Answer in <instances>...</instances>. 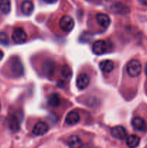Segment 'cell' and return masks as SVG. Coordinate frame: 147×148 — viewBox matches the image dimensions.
<instances>
[{"label": "cell", "mask_w": 147, "mask_h": 148, "mask_svg": "<svg viewBox=\"0 0 147 148\" xmlns=\"http://www.w3.org/2000/svg\"><path fill=\"white\" fill-rule=\"evenodd\" d=\"M140 143V138L137 135L135 134H131L128 136L126 139V144L128 147L130 148H135L138 147Z\"/></svg>", "instance_id": "cell-16"}, {"label": "cell", "mask_w": 147, "mask_h": 148, "mask_svg": "<svg viewBox=\"0 0 147 148\" xmlns=\"http://www.w3.org/2000/svg\"><path fill=\"white\" fill-rule=\"evenodd\" d=\"M10 43L9 37L4 32H0V44L3 46H7Z\"/></svg>", "instance_id": "cell-21"}, {"label": "cell", "mask_w": 147, "mask_h": 148, "mask_svg": "<svg viewBox=\"0 0 147 148\" xmlns=\"http://www.w3.org/2000/svg\"><path fill=\"white\" fill-rule=\"evenodd\" d=\"M10 67L12 73L16 77L22 76L24 73V68H23L22 64L17 57H14L10 60Z\"/></svg>", "instance_id": "cell-2"}, {"label": "cell", "mask_w": 147, "mask_h": 148, "mask_svg": "<svg viewBox=\"0 0 147 148\" xmlns=\"http://www.w3.org/2000/svg\"><path fill=\"white\" fill-rule=\"evenodd\" d=\"M99 68L105 73H110L114 69V63L112 61L105 59L99 63Z\"/></svg>", "instance_id": "cell-14"}, {"label": "cell", "mask_w": 147, "mask_h": 148, "mask_svg": "<svg viewBox=\"0 0 147 148\" xmlns=\"http://www.w3.org/2000/svg\"><path fill=\"white\" fill-rule=\"evenodd\" d=\"M138 1L141 4L147 7V0H138Z\"/></svg>", "instance_id": "cell-22"}, {"label": "cell", "mask_w": 147, "mask_h": 148, "mask_svg": "<svg viewBox=\"0 0 147 148\" xmlns=\"http://www.w3.org/2000/svg\"><path fill=\"white\" fill-rule=\"evenodd\" d=\"M34 10V5L33 2L29 0H25L21 4V11L23 14L26 16H29L33 13Z\"/></svg>", "instance_id": "cell-13"}, {"label": "cell", "mask_w": 147, "mask_h": 148, "mask_svg": "<svg viewBox=\"0 0 147 148\" xmlns=\"http://www.w3.org/2000/svg\"><path fill=\"white\" fill-rule=\"evenodd\" d=\"M3 56H4V53H3V52L1 51V50H0V60H1V59H2Z\"/></svg>", "instance_id": "cell-24"}, {"label": "cell", "mask_w": 147, "mask_h": 148, "mask_svg": "<svg viewBox=\"0 0 147 148\" xmlns=\"http://www.w3.org/2000/svg\"><path fill=\"white\" fill-rule=\"evenodd\" d=\"M65 121L69 125H75V124L79 122L80 116H79V114L77 112L72 111L68 113L66 119H65Z\"/></svg>", "instance_id": "cell-12"}, {"label": "cell", "mask_w": 147, "mask_h": 148, "mask_svg": "<svg viewBox=\"0 0 147 148\" xmlns=\"http://www.w3.org/2000/svg\"><path fill=\"white\" fill-rule=\"evenodd\" d=\"M59 26L63 32H70L74 26V21L73 18L69 15H64L59 21Z\"/></svg>", "instance_id": "cell-3"}, {"label": "cell", "mask_w": 147, "mask_h": 148, "mask_svg": "<svg viewBox=\"0 0 147 148\" xmlns=\"http://www.w3.org/2000/svg\"><path fill=\"white\" fill-rule=\"evenodd\" d=\"M43 70L46 75H49V76L53 75V72L55 71L54 64L50 62H46L43 67Z\"/></svg>", "instance_id": "cell-19"}, {"label": "cell", "mask_w": 147, "mask_h": 148, "mask_svg": "<svg viewBox=\"0 0 147 148\" xmlns=\"http://www.w3.org/2000/svg\"><path fill=\"white\" fill-rule=\"evenodd\" d=\"M132 126L135 130L139 132H145L147 130V123L143 118L136 116L133 119Z\"/></svg>", "instance_id": "cell-7"}, {"label": "cell", "mask_w": 147, "mask_h": 148, "mask_svg": "<svg viewBox=\"0 0 147 148\" xmlns=\"http://www.w3.org/2000/svg\"><path fill=\"white\" fill-rule=\"evenodd\" d=\"M67 145L69 148H82L83 143L77 135H71L68 138Z\"/></svg>", "instance_id": "cell-11"}, {"label": "cell", "mask_w": 147, "mask_h": 148, "mask_svg": "<svg viewBox=\"0 0 147 148\" xmlns=\"http://www.w3.org/2000/svg\"><path fill=\"white\" fill-rule=\"evenodd\" d=\"M111 135L117 140H124L127 137V132L122 126H117L112 129Z\"/></svg>", "instance_id": "cell-8"}, {"label": "cell", "mask_w": 147, "mask_h": 148, "mask_svg": "<svg viewBox=\"0 0 147 148\" xmlns=\"http://www.w3.org/2000/svg\"><path fill=\"white\" fill-rule=\"evenodd\" d=\"M127 73L131 77H137L139 76L142 71V66L141 62L137 59L130 61L126 66Z\"/></svg>", "instance_id": "cell-1"}, {"label": "cell", "mask_w": 147, "mask_h": 148, "mask_svg": "<svg viewBox=\"0 0 147 148\" xmlns=\"http://www.w3.org/2000/svg\"><path fill=\"white\" fill-rule=\"evenodd\" d=\"M96 20L98 24L104 28L109 27L111 23V20L109 16L104 13H98L96 16Z\"/></svg>", "instance_id": "cell-9"}, {"label": "cell", "mask_w": 147, "mask_h": 148, "mask_svg": "<svg viewBox=\"0 0 147 148\" xmlns=\"http://www.w3.org/2000/svg\"><path fill=\"white\" fill-rule=\"evenodd\" d=\"M60 97L58 94L53 93L48 98V103L51 107H57L60 105Z\"/></svg>", "instance_id": "cell-17"}, {"label": "cell", "mask_w": 147, "mask_h": 148, "mask_svg": "<svg viewBox=\"0 0 147 148\" xmlns=\"http://www.w3.org/2000/svg\"><path fill=\"white\" fill-rule=\"evenodd\" d=\"M108 49V44L105 40H99L95 41L92 45V51L95 54H103Z\"/></svg>", "instance_id": "cell-5"}, {"label": "cell", "mask_w": 147, "mask_h": 148, "mask_svg": "<svg viewBox=\"0 0 147 148\" xmlns=\"http://www.w3.org/2000/svg\"><path fill=\"white\" fill-rule=\"evenodd\" d=\"M12 38L14 43L21 44L27 40V33L22 28L17 27V28L14 29V30L13 31Z\"/></svg>", "instance_id": "cell-4"}, {"label": "cell", "mask_w": 147, "mask_h": 148, "mask_svg": "<svg viewBox=\"0 0 147 148\" xmlns=\"http://www.w3.org/2000/svg\"><path fill=\"white\" fill-rule=\"evenodd\" d=\"M0 110H1V105H0Z\"/></svg>", "instance_id": "cell-26"}, {"label": "cell", "mask_w": 147, "mask_h": 148, "mask_svg": "<svg viewBox=\"0 0 147 148\" xmlns=\"http://www.w3.org/2000/svg\"><path fill=\"white\" fill-rule=\"evenodd\" d=\"M87 1H89V0H87Z\"/></svg>", "instance_id": "cell-27"}, {"label": "cell", "mask_w": 147, "mask_h": 148, "mask_svg": "<svg viewBox=\"0 0 147 148\" xmlns=\"http://www.w3.org/2000/svg\"><path fill=\"white\" fill-rule=\"evenodd\" d=\"M11 10L10 0H0V11L4 14H7Z\"/></svg>", "instance_id": "cell-18"}, {"label": "cell", "mask_w": 147, "mask_h": 148, "mask_svg": "<svg viewBox=\"0 0 147 148\" xmlns=\"http://www.w3.org/2000/svg\"><path fill=\"white\" fill-rule=\"evenodd\" d=\"M49 130V127L44 121H39L34 126L33 133L36 136H41L46 134Z\"/></svg>", "instance_id": "cell-6"}, {"label": "cell", "mask_w": 147, "mask_h": 148, "mask_svg": "<svg viewBox=\"0 0 147 148\" xmlns=\"http://www.w3.org/2000/svg\"><path fill=\"white\" fill-rule=\"evenodd\" d=\"M89 77L86 74H81L78 76L77 79H76V86L79 90H84L89 84Z\"/></svg>", "instance_id": "cell-10"}, {"label": "cell", "mask_w": 147, "mask_h": 148, "mask_svg": "<svg viewBox=\"0 0 147 148\" xmlns=\"http://www.w3.org/2000/svg\"><path fill=\"white\" fill-rule=\"evenodd\" d=\"M145 73L147 76V64L146 65V66H145Z\"/></svg>", "instance_id": "cell-25"}, {"label": "cell", "mask_w": 147, "mask_h": 148, "mask_svg": "<svg viewBox=\"0 0 147 148\" xmlns=\"http://www.w3.org/2000/svg\"><path fill=\"white\" fill-rule=\"evenodd\" d=\"M47 3H50V4H53V3H55L56 2V1H58V0H44Z\"/></svg>", "instance_id": "cell-23"}, {"label": "cell", "mask_w": 147, "mask_h": 148, "mask_svg": "<svg viewBox=\"0 0 147 148\" xmlns=\"http://www.w3.org/2000/svg\"><path fill=\"white\" fill-rule=\"evenodd\" d=\"M20 121L17 116H12L9 120V127L11 131L16 132L20 130Z\"/></svg>", "instance_id": "cell-15"}, {"label": "cell", "mask_w": 147, "mask_h": 148, "mask_svg": "<svg viewBox=\"0 0 147 148\" xmlns=\"http://www.w3.org/2000/svg\"><path fill=\"white\" fill-rule=\"evenodd\" d=\"M61 75L65 78H69L71 76V69L68 65H65L62 67Z\"/></svg>", "instance_id": "cell-20"}]
</instances>
